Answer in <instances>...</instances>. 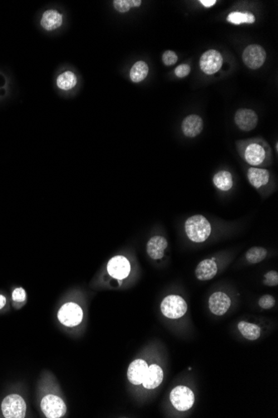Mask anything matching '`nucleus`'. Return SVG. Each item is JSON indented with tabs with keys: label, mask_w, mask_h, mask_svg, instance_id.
Listing matches in <instances>:
<instances>
[{
	"label": "nucleus",
	"mask_w": 278,
	"mask_h": 418,
	"mask_svg": "<svg viewBox=\"0 0 278 418\" xmlns=\"http://www.w3.org/2000/svg\"><path fill=\"white\" fill-rule=\"evenodd\" d=\"M185 231L192 242L202 243L209 237L212 227L207 218L202 215H195L186 220Z\"/></svg>",
	"instance_id": "obj_1"
},
{
	"label": "nucleus",
	"mask_w": 278,
	"mask_h": 418,
	"mask_svg": "<svg viewBox=\"0 0 278 418\" xmlns=\"http://www.w3.org/2000/svg\"><path fill=\"white\" fill-rule=\"evenodd\" d=\"M187 311V302L180 296L170 295L161 303V312L169 319H178L183 317Z\"/></svg>",
	"instance_id": "obj_2"
},
{
	"label": "nucleus",
	"mask_w": 278,
	"mask_h": 418,
	"mask_svg": "<svg viewBox=\"0 0 278 418\" xmlns=\"http://www.w3.org/2000/svg\"><path fill=\"white\" fill-rule=\"evenodd\" d=\"M2 411L6 418H24L26 414V403L22 396L12 394L6 396L2 402Z\"/></svg>",
	"instance_id": "obj_3"
},
{
	"label": "nucleus",
	"mask_w": 278,
	"mask_h": 418,
	"mask_svg": "<svg viewBox=\"0 0 278 418\" xmlns=\"http://www.w3.org/2000/svg\"><path fill=\"white\" fill-rule=\"evenodd\" d=\"M170 401L178 411L189 410L194 403V394L187 386H178L172 389L170 393Z\"/></svg>",
	"instance_id": "obj_4"
},
{
	"label": "nucleus",
	"mask_w": 278,
	"mask_h": 418,
	"mask_svg": "<svg viewBox=\"0 0 278 418\" xmlns=\"http://www.w3.org/2000/svg\"><path fill=\"white\" fill-rule=\"evenodd\" d=\"M83 310L79 305L74 302L65 303L58 312V318L60 323L68 327H76L83 320Z\"/></svg>",
	"instance_id": "obj_5"
},
{
	"label": "nucleus",
	"mask_w": 278,
	"mask_h": 418,
	"mask_svg": "<svg viewBox=\"0 0 278 418\" xmlns=\"http://www.w3.org/2000/svg\"><path fill=\"white\" fill-rule=\"evenodd\" d=\"M41 409L48 418H60L67 412L66 404L64 400L53 394L44 396L41 401Z\"/></svg>",
	"instance_id": "obj_6"
},
{
	"label": "nucleus",
	"mask_w": 278,
	"mask_h": 418,
	"mask_svg": "<svg viewBox=\"0 0 278 418\" xmlns=\"http://www.w3.org/2000/svg\"><path fill=\"white\" fill-rule=\"evenodd\" d=\"M266 51L258 45H250L244 50L242 60L245 65L251 70L261 67L266 60Z\"/></svg>",
	"instance_id": "obj_7"
},
{
	"label": "nucleus",
	"mask_w": 278,
	"mask_h": 418,
	"mask_svg": "<svg viewBox=\"0 0 278 418\" xmlns=\"http://www.w3.org/2000/svg\"><path fill=\"white\" fill-rule=\"evenodd\" d=\"M223 59L217 50H209L202 54L200 58V69L203 73L208 75L214 74L221 70Z\"/></svg>",
	"instance_id": "obj_8"
},
{
	"label": "nucleus",
	"mask_w": 278,
	"mask_h": 418,
	"mask_svg": "<svg viewBox=\"0 0 278 418\" xmlns=\"http://www.w3.org/2000/svg\"><path fill=\"white\" fill-rule=\"evenodd\" d=\"M107 270L112 277L121 281L128 277L131 271L130 263L123 255H117L109 260Z\"/></svg>",
	"instance_id": "obj_9"
},
{
	"label": "nucleus",
	"mask_w": 278,
	"mask_h": 418,
	"mask_svg": "<svg viewBox=\"0 0 278 418\" xmlns=\"http://www.w3.org/2000/svg\"><path fill=\"white\" fill-rule=\"evenodd\" d=\"M234 120L239 129L242 131H251L256 128L258 116L252 109H240L236 112Z\"/></svg>",
	"instance_id": "obj_10"
},
{
	"label": "nucleus",
	"mask_w": 278,
	"mask_h": 418,
	"mask_svg": "<svg viewBox=\"0 0 278 418\" xmlns=\"http://www.w3.org/2000/svg\"><path fill=\"white\" fill-rule=\"evenodd\" d=\"M243 158L251 166H260L266 160V149L261 144L251 142L244 150Z\"/></svg>",
	"instance_id": "obj_11"
},
{
	"label": "nucleus",
	"mask_w": 278,
	"mask_h": 418,
	"mask_svg": "<svg viewBox=\"0 0 278 418\" xmlns=\"http://www.w3.org/2000/svg\"><path fill=\"white\" fill-rule=\"evenodd\" d=\"M208 306L212 314L222 316L226 313L231 307V299L223 292H215L210 297Z\"/></svg>",
	"instance_id": "obj_12"
},
{
	"label": "nucleus",
	"mask_w": 278,
	"mask_h": 418,
	"mask_svg": "<svg viewBox=\"0 0 278 418\" xmlns=\"http://www.w3.org/2000/svg\"><path fill=\"white\" fill-rule=\"evenodd\" d=\"M148 363L142 359H137L130 364L128 370V378L133 385H140L143 383L148 371Z\"/></svg>",
	"instance_id": "obj_13"
},
{
	"label": "nucleus",
	"mask_w": 278,
	"mask_h": 418,
	"mask_svg": "<svg viewBox=\"0 0 278 418\" xmlns=\"http://www.w3.org/2000/svg\"><path fill=\"white\" fill-rule=\"evenodd\" d=\"M203 129V121L201 117L197 114H191L186 117L182 123V133L185 136L194 138Z\"/></svg>",
	"instance_id": "obj_14"
},
{
	"label": "nucleus",
	"mask_w": 278,
	"mask_h": 418,
	"mask_svg": "<svg viewBox=\"0 0 278 418\" xmlns=\"http://www.w3.org/2000/svg\"><path fill=\"white\" fill-rule=\"evenodd\" d=\"M167 245V240L163 236H153L147 243V252L153 260H160L164 255Z\"/></svg>",
	"instance_id": "obj_15"
},
{
	"label": "nucleus",
	"mask_w": 278,
	"mask_h": 418,
	"mask_svg": "<svg viewBox=\"0 0 278 418\" xmlns=\"http://www.w3.org/2000/svg\"><path fill=\"white\" fill-rule=\"evenodd\" d=\"M163 371L158 365H151L148 366L145 377L143 379V385L146 389H155L163 382Z\"/></svg>",
	"instance_id": "obj_16"
},
{
	"label": "nucleus",
	"mask_w": 278,
	"mask_h": 418,
	"mask_svg": "<svg viewBox=\"0 0 278 418\" xmlns=\"http://www.w3.org/2000/svg\"><path fill=\"white\" fill-rule=\"evenodd\" d=\"M217 266L214 260L206 259L197 265L195 270L196 277L199 281H209L217 275Z\"/></svg>",
	"instance_id": "obj_17"
},
{
	"label": "nucleus",
	"mask_w": 278,
	"mask_h": 418,
	"mask_svg": "<svg viewBox=\"0 0 278 418\" xmlns=\"http://www.w3.org/2000/svg\"><path fill=\"white\" fill-rule=\"evenodd\" d=\"M247 179L251 186L256 189H259L268 183L270 174L269 171L265 169L251 167L247 171Z\"/></svg>",
	"instance_id": "obj_18"
},
{
	"label": "nucleus",
	"mask_w": 278,
	"mask_h": 418,
	"mask_svg": "<svg viewBox=\"0 0 278 418\" xmlns=\"http://www.w3.org/2000/svg\"><path fill=\"white\" fill-rule=\"evenodd\" d=\"M63 23L62 15L56 10H47L43 15L41 25L45 30L52 31L60 27Z\"/></svg>",
	"instance_id": "obj_19"
},
{
	"label": "nucleus",
	"mask_w": 278,
	"mask_h": 418,
	"mask_svg": "<svg viewBox=\"0 0 278 418\" xmlns=\"http://www.w3.org/2000/svg\"><path fill=\"white\" fill-rule=\"evenodd\" d=\"M213 184L218 190L222 191H227L231 190L233 186V179L229 171H218L212 179Z\"/></svg>",
	"instance_id": "obj_20"
},
{
	"label": "nucleus",
	"mask_w": 278,
	"mask_h": 418,
	"mask_svg": "<svg viewBox=\"0 0 278 418\" xmlns=\"http://www.w3.org/2000/svg\"><path fill=\"white\" fill-rule=\"evenodd\" d=\"M239 332L246 339L255 341L258 339L261 336V328L257 325L249 323L246 322H240L238 323Z\"/></svg>",
	"instance_id": "obj_21"
},
{
	"label": "nucleus",
	"mask_w": 278,
	"mask_h": 418,
	"mask_svg": "<svg viewBox=\"0 0 278 418\" xmlns=\"http://www.w3.org/2000/svg\"><path fill=\"white\" fill-rule=\"evenodd\" d=\"M226 20L232 25H239L241 24H253L256 18L250 12H231L226 18Z\"/></svg>",
	"instance_id": "obj_22"
},
{
	"label": "nucleus",
	"mask_w": 278,
	"mask_h": 418,
	"mask_svg": "<svg viewBox=\"0 0 278 418\" xmlns=\"http://www.w3.org/2000/svg\"><path fill=\"white\" fill-rule=\"evenodd\" d=\"M148 74V66L143 61H138L133 65L130 70V79L134 83H140L145 79Z\"/></svg>",
	"instance_id": "obj_23"
},
{
	"label": "nucleus",
	"mask_w": 278,
	"mask_h": 418,
	"mask_svg": "<svg viewBox=\"0 0 278 418\" xmlns=\"http://www.w3.org/2000/svg\"><path fill=\"white\" fill-rule=\"evenodd\" d=\"M76 84V76L71 71L64 72L57 79V85L59 89H63V90H69V89H73Z\"/></svg>",
	"instance_id": "obj_24"
},
{
	"label": "nucleus",
	"mask_w": 278,
	"mask_h": 418,
	"mask_svg": "<svg viewBox=\"0 0 278 418\" xmlns=\"http://www.w3.org/2000/svg\"><path fill=\"white\" fill-rule=\"evenodd\" d=\"M267 250L263 247L254 246L249 249L246 253V259L250 264H257L266 257Z\"/></svg>",
	"instance_id": "obj_25"
},
{
	"label": "nucleus",
	"mask_w": 278,
	"mask_h": 418,
	"mask_svg": "<svg viewBox=\"0 0 278 418\" xmlns=\"http://www.w3.org/2000/svg\"><path fill=\"white\" fill-rule=\"evenodd\" d=\"M142 5L141 0H114L113 6L118 12H128L132 7H139Z\"/></svg>",
	"instance_id": "obj_26"
},
{
	"label": "nucleus",
	"mask_w": 278,
	"mask_h": 418,
	"mask_svg": "<svg viewBox=\"0 0 278 418\" xmlns=\"http://www.w3.org/2000/svg\"><path fill=\"white\" fill-rule=\"evenodd\" d=\"M276 301L272 296L270 295H264L259 300L258 304L261 308L264 310H269L275 306Z\"/></svg>",
	"instance_id": "obj_27"
},
{
	"label": "nucleus",
	"mask_w": 278,
	"mask_h": 418,
	"mask_svg": "<svg viewBox=\"0 0 278 418\" xmlns=\"http://www.w3.org/2000/svg\"><path fill=\"white\" fill-rule=\"evenodd\" d=\"M264 284L268 287H275L278 285V273L276 270H270L264 275Z\"/></svg>",
	"instance_id": "obj_28"
},
{
	"label": "nucleus",
	"mask_w": 278,
	"mask_h": 418,
	"mask_svg": "<svg viewBox=\"0 0 278 418\" xmlns=\"http://www.w3.org/2000/svg\"><path fill=\"white\" fill-rule=\"evenodd\" d=\"M177 60H178V57H177V54L172 50H167L163 53V62L167 66L175 65Z\"/></svg>",
	"instance_id": "obj_29"
},
{
	"label": "nucleus",
	"mask_w": 278,
	"mask_h": 418,
	"mask_svg": "<svg viewBox=\"0 0 278 418\" xmlns=\"http://www.w3.org/2000/svg\"><path fill=\"white\" fill-rule=\"evenodd\" d=\"M190 72H191V67L189 65L187 64H182L175 69L174 73L176 76L178 78H184L190 74Z\"/></svg>",
	"instance_id": "obj_30"
},
{
	"label": "nucleus",
	"mask_w": 278,
	"mask_h": 418,
	"mask_svg": "<svg viewBox=\"0 0 278 418\" xmlns=\"http://www.w3.org/2000/svg\"><path fill=\"white\" fill-rule=\"evenodd\" d=\"M12 298L15 302H23L26 300V292L23 288H16L13 292Z\"/></svg>",
	"instance_id": "obj_31"
},
{
	"label": "nucleus",
	"mask_w": 278,
	"mask_h": 418,
	"mask_svg": "<svg viewBox=\"0 0 278 418\" xmlns=\"http://www.w3.org/2000/svg\"><path fill=\"white\" fill-rule=\"evenodd\" d=\"M199 3H201L204 7L210 8L216 5L217 1L216 0H200Z\"/></svg>",
	"instance_id": "obj_32"
},
{
	"label": "nucleus",
	"mask_w": 278,
	"mask_h": 418,
	"mask_svg": "<svg viewBox=\"0 0 278 418\" xmlns=\"http://www.w3.org/2000/svg\"><path fill=\"white\" fill-rule=\"evenodd\" d=\"M6 298L2 295H0V310L2 309L3 307H5V305H6Z\"/></svg>",
	"instance_id": "obj_33"
}]
</instances>
